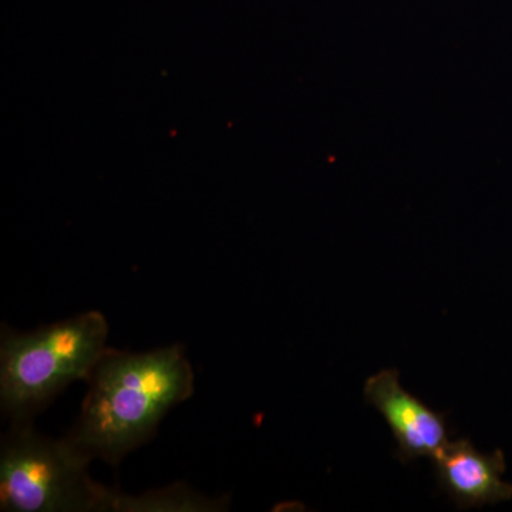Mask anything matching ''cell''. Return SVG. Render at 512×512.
Masks as SVG:
<instances>
[{
	"mask_svg": "<svg viewBox=\"0 0 512 512\" xmlns=\"http://www.w3.org/2000/svg\"><path fill=\"white\" fill-rule=\"evenodd\" d=\"M109 325L87 312L32 333L3 332L0 345L2 407L22 423L74 380L89 382L106 355Z\"/></svg>",
	"mask_w": 512,
	"mask_h": 512,
	"instance_id": "2",
	"label": "cell"
},
{
	"mask_svg": "<svg viewBox=\"0 0 512 512\" xmlns=\"http://www.w3.org/2000/svg\"><path fill=\"white\" fill-rule=\"evenodd\" d=\"M440 488L458 508L484 507L511 500L512 484L503 481L501 450L483 454L468 439L448 441L433 458Z\"/></svg>",
	"mask_w": 512,
	"mask_h": 512,
	"instance_id": "5",
	"label": "cell"
},
{
	"mask_svg": "<svg viewBox=\"0 0 512 512\" xmlns=\"http://www.w3.org/2000/svg\"><path fill=\"white\" fill-rule=\"evenodd\" d=\"M399 370L384 369L365 383L366 402L379 410L397 441V460L433 458L448 443L444 414L407 392L400 384Z\"/></svg>",
	"mask_w": 512,
	"mask_h": 512,
	"instance_id": "4",
	"label": "cell"
},
{
	"mask_svg": "<svg viewBox=\"0 0 512 512\" xmlns=\"http://www.w3.org/2000/svg\"><path fill=\"white\" fill-rule=\"evenodd\" d=\"M90 461L67 439H47L29 426H15L0 457L2 511L109 510L113 494L90 480Z\"/></svg>",
	"mask_w": 512,
	"mask_h": 512,
	"instance_id": "3",
	"label": "cell"
},
{
	"mask_svg": "<svg viewBox=\"0 0 512 512\" xmlns=\"http://www.w3.org/2000/svg\"><path fill=\"white\" fill-rule=\"evenodd\" d=\"M89 383L66 439L92 460L116 464L154 433L171 407L191 396L194 372L181 346L148 353L109 349Z\"/></svg>",
	"mask_w": 512,
	"mask_h": 512,
	"instance_id": "1",
	"label": "cell"
}]
</instances>
